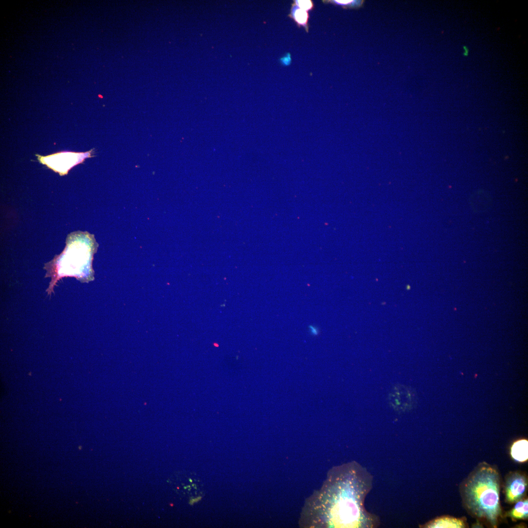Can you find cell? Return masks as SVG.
I'll return each mask as SVG.
<instances>
[{"label":"cell","instance_id":"obj_1","mask_svg":"<svg viewBox=\"0 0 528 528\" xmlns=\"http://www.w3.org/2000/svg\"><path fill=\"white\" fill-rule=\"evenodd\" d=\"M373 476L352 461L331 468L321 487L308 498L301 513V528L378 527V516L365 507Z\"/></svg>","mask_w":528,"mask_h":528},{"label":"cell","instance_id":"obj_2","mask_svg":"<svg viewBox=\"0 0 528 528\" xmlns=\"http://www.w3.org/2000/svg\"><path fill=\"white\" fill-rule=\"evenodd\" d=\"M500 476L485 462L480 463L460 486L464 507L473 517L496 528L501 515Z\"/></svg>","mask_w":528,"mask_h":528},{"label":"cell","instance_id":"obj_3","mask_svg":"<svg viewBox=\"0 0 528 528\" xmlns=\"http://www.w3.org/2000/svg\"><path fill=\"white\" fill-rule=\"evenodd\" d=\"M97 247L94 236L87 232L69 234L63 252L45 264V277L51 278L46 290L48 294L53 292L58 281L63 277H74L81 282L93 280L92 262Z\"/></svg>","mask_w":528,"mask_h":528},{"label":"cell","instance_id":"obj_4","mask_svg":"<svg viewBox=\"0 0 528 528\" xmlns=\"http://www.w3.org/2000/svg\"><path fill=\"white\" fill-rule=\"evenodd\" d=\"M528 488V479L525 474L519 472H510L505 483L506 502L515 503L525 496Z\"/></svg>","mask_w":528,"mask_h":528},{"label":"cell","instance_id":"obj_5","mask_svg":"<svg viewBox=\"0 0 528 528\" xmlns=\"http://www.w3.org/2000/svg\"><path fill=\"white\" fill-rule=\"evenodd\" d=\"M389 399L393 408L399 411L411 409L415 402L414 395L411 390L403 385L397 386L392 390Z\"/></svg>","mask_w":528,"mask_h":528},{"label":"cell","instance_id":"obj_6","mask_svg":"<svg viewBox=\"0 0 528 528\" xmlns=\"http://www.w3.org/2000/svg\"><path fill=\"white\" fill-rule=\"evenodd\" d=\"M466 519L449 516H443L435 518L423 526V528H462L466 527Z\"/></svg>","mask_w":528,"mask_h":528},{"label":"cell","instance_id":"obj_7","mask_svg":"<svg viewBox=\"0 0 528 528\" xmlns=\"http://www.w3.org/2000/svg\"><path fill=\"white\" fill-rule=\"evenodd\" d=\"M510 455L515 461L525 462L528 459V441L523 439L513 443L510 448Z\"/></svg>","mask_w":528,"mask_h":528},{"label":"cell","instance_id":"obj_8","mask_svg":"<svg viewBox=\"0 0 528 528\" xmlns=\"http://www.w3.org/2000/svg\"><path fill=\"white\" fill-rule=\"evenodd\" d=\"M508 515L513 520L527 519L528 517V500L520 499L516 502Z\"/></svg>","mask_w":528,"mask_h":528},{"label":"cell","instance_id":"obj_9","mask_svg":"<svg viewBox=\"0 0 528 528\" xmlns=\"http://www.w3.org/2000/svg\"><path fill=\"white\" fill-rule=\"evenodd\" d=\"M289 16L293 19L299 26L304 27L308 31V22L309 15L308 11L298 7L295 3L292 5Z\"/></svg>","mask_w":528,"mask_h":528},{"label":"cell","instance_id":"obj_10","mask_svg":"<svg viewBox=\"0 0 528 528\" xmlns=\"http://www.w3.org/2000/svg\"><path fill=\"white\" fill-rule=\"evenodd\" d=\"M294 1V3L298 7L306 11L311 10L313 8V3L310 0H296Z\"/></svg>","mask_w":528,"mask_h":528},{"label":"cell","instance_id":"obj_11","mask_svg":"<svg viewBox=\"0 0 528 528\" xmlns=\"http://www.w3.org/2000/svg\"><path fill=\"white\" fill-rule=\"evenodd\" d=\"M331 1H332L333 3L336 4H338V5L343 6H359L360 5V3H361L360 1L352 0H331Z\"/></svg>","mask_w":528,"mask_h":528},{"label":"cell","instance_id":"obj_12","mask_svg":"<svg viewBox=\"0 0 528 528\" xmlns=\"http://www.w3.org/2000/svg\"><path fill=\"white\" fill-rule=\"evenodd\" d=\"M291 62V58L289 53H287L285 56L280 59V63L284 66L290 65Z\"/></svg>","mask_w":528,"mask_h":528},{"label":"cell","instance_id":"obj_13","mask_svg":"<svg viewBox=\"0 0 528 528\" xmlns=\"http://www.w3.org/2000/svg\"><path fill=\"white\" fill-rule=\"evenodd\" d=\"M309 328L310 332L312 335H316L318 334L319 330L316 327L313 326H310Z\"/></svg>","mask_w":528,"mask_h":528},{"label":"cell","instance_id":"obj_14","mask_svg":"<svg viewBox=\"0 0 528 528\" xmlns=\"http://www.w3.org/2000/svg\"><path fill=\"white\" fill-rule=\"evenodd\" d=\"M464 51L463 52V55L464 56H467L468 55V48L467 46L464 45L463 46Z\"/></svg>","mask_w":528,"mask_h":528}]
</instances>
